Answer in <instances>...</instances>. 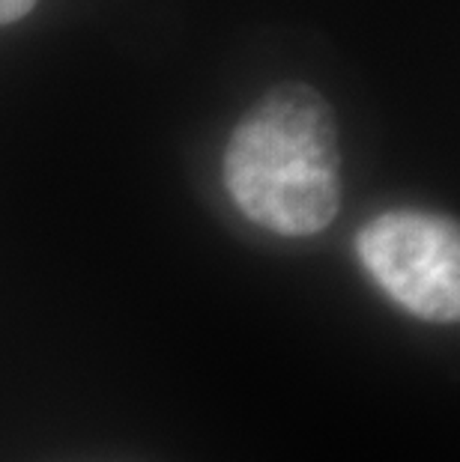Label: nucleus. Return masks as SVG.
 I'll return each instance as SVG.
<instances>
[{"mask_svg":"<svg viewBox=\"0 0 460 462\" xmlns=\"http://www.w3.org/2000/svg\"><path fill=\"white\" fill-rule=\"evenodd\" d=\"M36 6V0H0V27L24 18Z\"/></svg>","mask_w":460,"mask_h":462,"instance_id":"nucleus-3","label":"nucleus"},{"mask_svg":"<svg viewBox=\"0 0 460 462\" xmlns=\"http://www.w3.org/2000/svg\"><path fill=\"white\" fill-rule=\"evenodd\" d=\"M368 274L407 313L427 322L460 317V233L446 215L391 209L356 236Z\"/></svg>","mask_w":460,"mask_h":462,"instance_id":"nucleus-2","label":"nucleus"},{"mask_svg":"<svg viewBox=\"0 0 460 462\" xmlns=\"http://www.w3.org/2000/svg\"><path fill=\"white\" fill-rule=\"evenodd\" d=\"M224 189L258 227L314 236L341 209V150L329 102L278 84L242 116L224 150Z\"/></svg>","mask_w":460,"mask_h":462,"instance_id":"nucleus-1","label":"nucleus"}]
</instances>
